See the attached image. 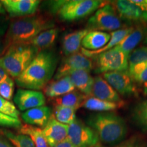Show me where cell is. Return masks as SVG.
<instances>
[{
  "label": "cell",
  "instance_id": "obj_1",
  "mask_svg": "<svg viewBox=\"0 0 147 147\" xmlns=\"http://www.w3.org/2000/svg\"><path fill=\"white\" fill-rule=\"evenodd\" d=\"M57 62V56L53 51H40L23 74L16 78V84L27 89H43L53 78Z\"/></svg>",
  "mask_w": 147,
  "mask_h": 147
},
{
  "label": "cell",
  "instance_id": "obj_2",
  "mask_svg": "<svg viewBox=\"0 0 147 147\" xmlns=\"http://www.w3.org/2000/svg\"><path fill=\"white\" fill-rule=\"evenodd\" d=\"M54 21L42 14H34L14 20L7 31L5 50L12 45L29 44L40 33L54 28Z\"/></svg>",
  "mask_w": 147,
  "mask_h": 147
},
{
  "label": "cell",
  "instance_id": "obj_3",
  "mask_svg": "<svg viewBox=\"0 0 147 147\" xmlns=\"http://www.w3.org/2000/svg\"><path fill=\"white\" fill-rule=\"evenodd\" d=\"M88 125L94 130L99 140L113 145L122 142L127 134V126L122 117L113 113H99L88 118Z\"/></svg>",
  "mask_w": 147,
  "mask_h": 147
},
{
  "label": "cell",
  "instance_id": "obj_4",
  "mask_svg": "<svg viewBox=\"0 0 147 147\" xmlns=\"http://www.w3.org/2000/svg\"><path fill=\"white\" fill-rule=\"evenodd\" d=\"M38 51L29 44L11 46L0 58V65L9 76L17 78L34 59Z\"/></svg>",
  "mask_w": 147,
  "mask_h": 147
},
{
  "label": "cell",
  "instance_id": "obj_5",
  "mask_svg": "<svg viewBox=\"0 0 147 147\" xmlns=\"http://www.w3.org/2000/svg\"><path fill=\"white\" fill-rule=\"evenodd\" d=\"M102 5L103 1L99 0L63 1L57 12L61 21H75L90 15Z\"/></svg>",
  "mask_w": 147,
  "mask_h": 147
},
{
  "label": "cell",
  "instance_id": "obj_6",
  "mask_svg": "<svg viewBox=\"0 0 147 147\" xmlns=\"http://www.w3.org/2000/svg\"><path fill=\"white\" fill-rule=\"evenodd\" d=\"M122 26L121 19L117 11L111 4L101 7L88 21L87 29L92 31L115 32Z\"/></svg>",
  "mask_w": 147,
  "mask_h": 147
},
{
  "label": "cell",
  "instance_id": "obj_7",
  "mask_svg": "<svg viewBox=\"0 0 147 147\" xmlns=\"http://www.w3.org/2000/svg\"><path fill=\"white\" fill-rule=\"evenodd\" d=\"M95 58L97 59L95 71L97 74L126 71L128 69V56L117 46Z\"/></svg>",
  "mask_w": 147,
  "mask_h": 147
},
{
  "label": "cell",
  "instance_id": "obj_8",
  "mask_svg": "<svg viewBox=\"0 0 147 147\" xmlns=\"http://www.w3.org/2000/svg\"><path fill=\"white\" fill-rule=\"evenodd\" d=\"M67 138L76 147H93L100 141L91 127L77 119L68 125Z\"/></svg>",
  "mask_w": 147,
  "mask_h": 147
},
{
  "label": "cell",
  "instance_id": "obj_9",
  "mask_svg": "<svg viewBox=\"0 0 147 147\" xmlns=\"http://www.w3.org/2000/svg\"><path fill=\"white\" fill-rule=\"evenodd\" d=\"M93 68V62L90 58L87 57L82 53H78L67 56L61 63L55 74L54 79L61 78L76 70L84 69L91 71Z\"/></svg>",
  "mask_w": 147,
  "mask_h": 147
},
{
  "label": "cell",
  "instance_id": "obj_10",
  "mask_svg": "<svg viewBox=\"0 0 147 147\" xmlns=\"http://www.w3.org/2000/svg\"><path fill=\"white\" fill-rule=\"evenodd\" d=\"M103 78L119 94L131 96L136 94L137 89L133 79L127 71H112L102 74Z\"/></svg>",
  "mask_w": 147,
  "mask_h": 147
},
{
  "label": "cell",
  "instance_id": "obj_11",
  "mask_svg": "<svg viewBox=\"0 0 147 147\" xmlns=\"http://www.w3.org/2000/svg\"><path fill=\"white\" fill-rule=\"evenodd\" d=\"M14 102L21 111L45 106L46 99L43 93L39 91L19 89L14 95Z\"/></svg>",
  "mask_w": 147,
  "mask_h": 147
},
{
  "label": "cell",
  "instance_id": "obj_12",
  "mask_svg": "<svg viewBox=\"0 0 147 147\" xmlns=\"http://www.w3.org/2000/svg\"><path fill=\"white\" fill-rule=\"evenodd\" d=\"M5 11L12 17L34 15L41 1L38 0H2Z\"/></svg>",
  "mask_w": 147,
  "mask_h": 147
},
{
  "label": "cell",
  "instance_id": "obj_13",
  "mask_svg": "<svg viewBox=\"0 0 147 147\" xmlns=\"http://www.w3.org/2000/svg\"><path fill=\"white\" fill-rule=\"evenodd\" d=\"M92 97L116 104L123 105L124 103L119 96V94L113 89L102 76L94 78L91 91Z\"/></svg>",
  "mask_w": 147,
  "mask_h": 147
},
{
  "label": "cell",
  "instance_id": "obj_14",
  "mask_svg": "<svg viewBox=\"0 0 147 147\" xmlns=\"http://www.w3.org/2000/svg\"><path fill=\"white\" fill-rule=\"evenodd\" d=\"M44 136L50 147H53L67 138L68 125L61 123L52 115L47 125L42 129Z\"/></svg>",
  "mask_w": 147,
  "mask_h": 147
},
{
  "label": "cell",
  "instance_id": "obj_15",
  "mask_svg": "<svg viewBox=\"0 0 147 147\" xmlns=\"http://www.w3.org/2000/svg\"><path fill=\"white\" fill-rule=\"evenodd\" d=\"M113 5L119 17L123 19L134 22H144L145 12L131 1H116Z\"/></svg>",
  "mask_w": 147,
  "mask_h": 147
},
{
  "label": "cell",
  "instance_id": "obj_16",
  "mask_svg": "<svg viewBox=\"0 0 147 147\" xmlns=\"http://www.w3.org/2000/svg\"><path fill=\"white\" fill-rule=\"evenodd\" d=\"M52 117L51 108L40 106L27 110L21 114L22 119L27 124L45 127Z\"/></svg>",
  "mask_w": 147,
  "mask_h": 147
},
{
  "label": "cell",
  "instance_id": "obj_17",
  "mask_svg": "<svg viewBox=\"0 0 147 147\" xmlns=\"http://www.w3.org/2000/svg\"><path fill=\"white\" fill-rule=\"evenodd\" d=\"M43 89L44 93L48 97L55 99L74 91L75 87L70 78L66 76L50 81Z\"/></svg>",
  "mask_w": 147,
  "mask_h": 147
},
{
  "label": "cell",
  "instance_id": "obj_18",
  "mask_svg": "<svg viewBox=\"0 0 147 147\" xmlns=\"http://www.w3.org/2000/svg\"><path fill=\"white\" fill-rule=\"evenodd\" d=\"M89 32L87 29H84L65 34L62 40V50L64 55L69 56L78 53L80 49L82 40Z\"/></svg>",
  "mask_w": 147,
  "mask_h": 147
},
{
  "label": "cell",
  "instance_id": "obj_19",
  "mask_svg": "<svg viewBox=\"0 0 147 147\" xmlns=\"http://www.w3.org/2000/svg\"><path fill=\"white\" fill-rule=\"evenodd\" d=\"M68 76L78 91L87 96L91 95L94 78L92 77L90 71L84 69L76 70L69 74Z\"/></svg>",
  "mask_w": 147,
  "mask_h": 147
},
{
  "label": "cell",
  "instance_id": "obj_20",
  "mask_svg": "<svg viewBox=\"0 0 147 147\" xmlns=\"http://www.w3.org/2000/svg\"><path fill=\"white\" fill-rule=\"evenodd\" d=\"M133 29L134 28H132V27H129V28L120 29L119 30L115 31V32H112L110 34V41L105 47L97 51H88L83 49V48H82L81 53L88 58H95L98 55L106 52V51H109L110 49H113V48L116 47V46L118 45L129 34H130L133 31Z\"/></svg>",
  "mask_w": 147,
  "mask_h": 147
},
{
  "label": "cell",
  "instance_id": "obj_21",
  "mask_svg": "<svg viewBox=\"0 0 147 147\" xmlns=\"http://www.w3.org/2000/svg\"><path fill=\"white\" fill-rule=\"evenodd\" d=\"M110 34L100 31H89L82 41V48L88 51H97L109 42Z\"/></svg>",
  "mask_w": 147,
  "mask_h": 147
},
{
  "label": "cell",
  "instance_id": "obj_22",
  "mask_svg": "<svg viewBox=\"0 0 147 147\" xmlns=\"http://www.w3.org/2000/svg\"><path fill=\"white\" fill-rule=\"evenodd\" d=\"M58 28L47 29L35 37L29 44L36 48L39 52L47 50L55 43L58 37Z\"/></svg>",
  "mask_w": 147,
  "mask_h": 147
},
{
  "label": "cell",
  "instance_id": "obj_23",
  "mask_svg": "<svg viewBox=\"0 0 147 147\" xmlns=\"http://www.w3.org/2000/svg\"><path fill=\"white\" fill-rule=\"evenodd\" d=\"M89 96L82 94L78 91H73L70 93L62 95L53 100V104L55 106H61L74 108L77 110L78 108L82 107L84 100Z\"/></svg>",
  "mask_w": 147,
  "mask_h": 147
},
{
  "label": "cell",
  "instance_id": "obj_24",
  "mask_svg": "<svg viewBox=\"0 0 147 147\" xmlns=\"http://www.w3.org/2000/svg\"><path fill=\"white\" fill-rule=\"evenodd\" d=\"M144 36V32L142 28L138 27L136 29H134L133 31L129 34L117 47L129 57L130 53L142 41Z\"/></svg>",
  "mask_w": 147,
  "mask_h": 147
},
{
  "label": "cell",
  "instance_id": "obj_25",
  "mask_svg": "<svg viewBox=\"0 0 147 147\" xmlns=\"http://www.w3.org/2000/svg\"><path fill=\"white\" fill-rule=\"evenodd\" d=\"M122 106L123 105L101 100L94 97H87L82 104V107L89 110H93V111L106 113V112L117 110V108H121Z\"/></svg>",
  "mask_w": 147,
  "mask_h": 147
},
{
  "label": "cell",
  "instance_id": "obj_26",
  "mask_svg": "<svg viewBox=\"0 0 147 147\" xmlns=\"http://www.w3.org/2000/svg\"><path fill=\"white\" fill-rule=\"evenodd\" d=\"M19 131L22 134L28 136L32 140L35 147H49L44 136L42 129L38 127L25 124L22 125L19 128Z\"/></svg>",
  "mask_w": 147,
  "mask_h": 147
},
{
  "label": "cell",
  "instance_id": "obj_27",
  "mask_svg": "<svg viewBox=\"0 0 147 147\" xmlns=\"http://www.w3.org/2000/svg\"><path fill=\"white\" fill-rule=\"evenodd\" d=\"M0 132L14 147H35L32 140L28 136L22 134H15L5 129H1Z\"/></svg>",
  "mask_w": 147,
  "mask_h": 147
},
{
  "label": "cell",
  "instance_id": "obj_28",
  "mask_svg": "<svg viewBox=\"0 0 147 147\" xmlns=\"http://www.w3.org/2000/svg\"><path fill=\"white\" fill-rule=\"evenodd\" d=\"M132 119L141 129L147 131V100L134 106L132 110Z\"/></svg>",
  "mask_w": 147,
  "mask_h": 147
},
{
  "label": "cell",
  "instance_id": "obj_29",
  "mask_svg": "<svg viewBox=\"0 0 147 147\" xmlns=\"http://www.w3.org/2000/svg\"><path fill=\"white\" fill-rule=\"evenodd\" d=\"M54 117L61 123L69 125L76 120V110L65 106H55Z\"/></svg>",
  "mask_w": 147,
  "mask_h": 147
},
{
  "label": "cell",
  "instance_id": "obj_30",
  "mask_svg": "<svg viewBox=\"0 0 147 147\" xmlns=\"http://www.w3.org/2000/svg\"><path fill=\"white\" fill-rule=\"evenodd\" d=\"M147 61V46L135 49L128 57V70L134 66Z\"/></svg>",
  "mask_w": 147,
  "mask_h": 147
},
{
  "label": "cell",
  "instance_id": "obj_31",
  "mask_svg": "<svg viewBox=\"0 0 147 147\" xmlns=\"http://www.w3.org/2000/svg\"><path fill=\"white\" fill-rule=\"evenodd\" d=\"M128 73L134 81L139 83H146L147 82V61L129 69Z\"/></svg>",
  "mask_w": 147,
  "mask_h": 147
},
{
  "label": "cell",
  "instance_id": "obj_32",
  "mask_svg": "<svg viewBox=\"0 0 147 147\" xmlns=\"http://www.w3.org/2000/svg\"><path fill=\"white\" fill-rule=\"evenodd\" d=\"M0 113L18 119L20 115L19 111L10 101H8L0 96Z\"/></svg>",
  "mask_w": 147,
  "mask_h": 147
},
{
  "label": "cell",
  "instance_id": "obj_33",
  "mask_svg": "<svg viewBox=\"0 0 147 147\" xmlns=\"http://www.w3.org/2000/svg\"><path fill=\"white\" fill-rule=\"evenodd\" d=\"M14 89V82L13 79L8 76L4 81L0 83V96L10 101L13 96Z\"/></svg>",
  "mask_w": 147,
  "mask_h": 147
},
{
  "label": "cell",
  "instance_id": "obj_34",
  "mask_svg": "<svg viewBox=\"0 0 147 147\" xmlns=\"http://www.w3.org/2000/svg\"><path fill=\"white\" fill-rule=\"evenodd\" d=\"M0 125L8 127L20 128L22 126V124L19 119L14 118L0 113Z\"/></svg>",
  "mask_w": 147,
  "mask_h": 147
},
{
  "label": "cell",
  "instance_id": "obj_35",
  "mask_svg": "<svg viewBox=\"0 0 147 147\" xmlns=\"http://www.w3.org/2000/svg\"><path fill=\"white\" fill-rule=\"evenodd\" d=\"M115 147H144V144L142 140L135 137L130 138Z\"/></svg>",
  "mask_w": 147,
  "mask_h": 147
},
{
  "label": "cell",
  "instance_id": "obj_36",
  "mask_svg": "<svg viewBox=\"0 0 147 147\" xmlns=\"http://www.w3.org/2000/svg\"><path fill=\"white\" fill-rule=\"evenodd\" d=\"M53 147H76V146H74V145L71 142V141L67 138L65 140H64L62 141V142L58 143L57 144H56Z\"/></svg>",
  "mask_w": 147,
  "mask_h": 147
},
{
  "label": "cell",
  "instance_id": "obj_37",
  "mask_svg": "<svg viewBox=\"0 0 147 147\" xmlns=\"http://www.w3.org/2000/svg\"><path fill=\"white\" fill-rule=\"evenodd\" d=\"M0 147H13V146L6 138L0 136Z\"/></svg>",
  "mask_w": 147,
  "mask_h": 147
},
{
  "label": "cell",
  "instance_id": "obj_38",
  "mask_svg": "<svg viewBox=\"0 0 147 147\" xmlns=\"http://www.w3.org/2000/svg\"><path fill=\"white\" fill-rule=\"evenodd\" d=\"M8 76L9 75L8 74V73L6 72V71L0 65V83L2 82L3 81H4Z\"/></svg>",
  "mask_w": 147,
  "mask_h": 147
},
{
  "label": "cell",
  "instance_id": "obj_39",
  "mask_svg": "<svg viewBox=\"0 0 147 147\" xmlns=\"http://www.w3.org/2000/svg\"><path fill=\"white\" fill-rule=\"evenodd\" d=\"M5 45L0 40V58L1 57V56L5 53Z\"/></svg>",
  "mask_w": 147,
  "mask_h": 147
},
{
  "label": "cell",
  "instance_id": "obj_40",
  "mask_svg": "<svg viewBox=\"0 0 147 147\" xmlns=\"http://www.w3.org/2000/svg\"><path fill=\"white\" fill-rule=\"evenodd\" d=\"M6 13V11H5L4 7L1 3V1H0V14H5Z\"/></svg>",
  "mask_w": 147,
  "mask_h": 147
},
{
  "label": "cell",
  "instance_id": "obj_41",
  "mask_svg": "<svg viewBox=\"0 0 147 147\" xmlns=\"http://www.w3.org/2000/svg\"><path fill=\"white\" fill-rule=\"evenodd\" d=\"M143 92H144V94L147 95V82L144 84L143 85Z\"/></svg>",
  "mask_w": 147,
  "mask_h": 147
},
{
  "label": "cell",
  "instance_id": "obj_42",
  "mask_svg": "<svg viewBox=\"0 0 147 147\" xmlns=\"http://www.w3.org/2000/svg\"><path fill=\"white\" fill-rule=\"evenodd\" d=\"M93 147H102V146H101L100 144H97V145H95V146H93Z\"/></svg>",
  "mask_w": 147,
  "mask_h": 147
},
{
  "label": "cell",
  "instance_id": "obj_43",
  "mask_svg": "<svg viewBox=\"0 0 147 147\" xmlns=\"http://www.w3.org/2000/svg\"><path fill=\"white\" fill-rule=\"evenodd\" d=\"M146 11H147V10H146Z\"/></svg>",
  "mask_w": 147,
  "mask_h": 147
}]
</instances>
